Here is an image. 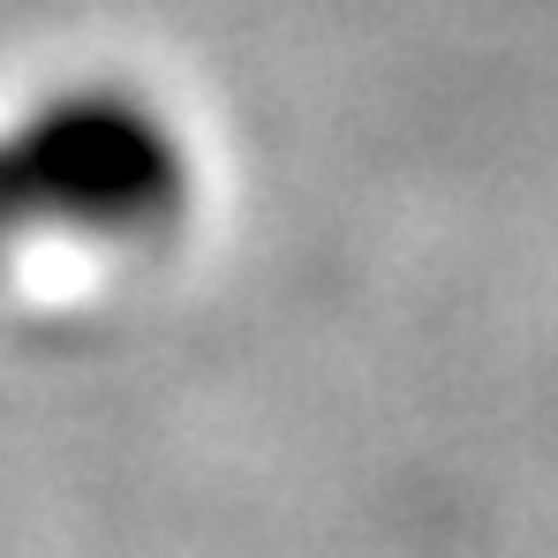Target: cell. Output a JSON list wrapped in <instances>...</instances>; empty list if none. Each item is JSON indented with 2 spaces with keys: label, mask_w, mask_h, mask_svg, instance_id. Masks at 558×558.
Returning <instances> with one entry per match:
<instances>
[{
  "label": "cell",
  "mask_w": 558,
  "mask_h": 558,
  "mask_svg": "<svg viewBox=\"0 0 558 558\" xmlns=\"http://www.w3.org/2000/svg\"><path fill=\"white\" fill-rule=\"evenodd\" d=\"M189 204V151L136 92H61L0 136V265L31 234L144 242Z\"/></svg>",
  "instance_id": "cell-1"
}]
</instances>
